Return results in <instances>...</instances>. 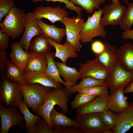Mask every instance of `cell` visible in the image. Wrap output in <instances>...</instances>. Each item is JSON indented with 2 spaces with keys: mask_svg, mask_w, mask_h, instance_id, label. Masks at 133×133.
<instances>
[{
  "mask_svg": "<svg viewBox=\"0 0 133 133\" xmlns=\"http://www.w3.org/2000/svg\"><path fill=\"white\" fill-rule=\"evenodd\" d=\"M121 36L123 39H133V29L124 31L122 33Z\"/></svg>",
  "mask_w": 133,
  "mask_h": 133,
  "instance_id": "43",
  "label": "cell"
},
{
  "mask_svg": "<svg viewBox=\"0 0 133 133\" xmlns=\"http://www.w3.org/2000/svg\"></svg>",
  "mask_w": 133,
  "mask_h": 133,
  "instance_id": "49",
  "label": "cell"
},
{
  "mask_svg": "<svg viewBox=\"0 0 133 133\" xmlns=\"http://www.w3.org/2000/svg\"><path fill=\"white\" fill-rule=\"evenodd\" d=\"M43 0L54 2H59L65 4V7L68 9L74 11L78 15H81L83 8L81 7L77 6L71 2L69 0H32V2L34 3L38 2Z\"/></svg>",
  "mask_w": 133,
  "mask_h": 133,
  "instance_id": "37",
  "label": "cell"
},
{
  "mask_svg": "<svg viewBox=\"0 0 133 133\" xmlns=\"http://www.w3.org/2000/svg\"><path fill=\"white\" fill-rule=\"evenodd\" d=\"M60 22L65 27L66 41L72 45L77 52H80L82 47L80 33L85 22L84 19L78 15L72 18L64 17Z\"/></svg>",
  "mask_w": 133,
  "mask_h": 133,
  "instance_id": "6",
  "label": "cell"
},
{
  "mask_svg": "<svg viewBox=\"0 0 133 133\" xmlns=\"http://www.w3.org/2000/svg\"><path fill=\"white\" fill-rule=\"evenodd\" d=\"M17 108L5 107L0 103L1 119L0 133H8L10 129L15 125L25 128L24 117L17 110Z\"/></svg>",
  "mask_w": 133,
  "mask_h": 133,
  "instance_id": "7",
  "label": "cell"
},
{
  "mask_svg": "<svg viewBox=\"0 0 133 133\" xmlns=\"http://www.w3.org/2000/svg\"><path fill=\"white\" fill-rule=\"evenodd\" d=\"M50 119L53 127H79V124L75 120L68 117L62 113L58 112L55 109V107L50 113Z\"/></svg>",
  "mask_w": 133,
  "mask_h": 133,
  "instance_id": "25",
  "label": "cell"
},
{
  "mask_svg": "<svg viewBox=\"0 0 133 133\" xmlns=\"http://www.w3.org/2000/svg\"><path fill=\"white\" fill-rule=\"evenodd\" d=\"M48 42L55 49V57L60 59L62 62L66 64L67 60L70 58L78 57V54L72 45L66 41L63 44L57 43L51 39L47 37Z\"/></svg>",
  "mask_w": 133,
  "mask_h": 133,
  "instance_id": "20",
  "label": "cell"
},
{
  "mask_svg": "<svg viewBox=\"0 0 133 133\" xmlns=\"http://www.w3.org/2000/svg\"><path fill=\"white\" fill-rule=\"evenodd\" d=\"M124 89L121 87L114 89L111 94L108 106L109 109L116 114L120 113L126 110L130 104L125 96Z\"/></svg>",
  "mask_w": 133,
  "mask_h": 133,
  "instance_id": "18",
  "label": "cell"
},
{
  "mask_svg": "<svg viewBox=\"0 0 133 133\" xmlns=\"http://www.w3.org/2000/svg\"><path fill=\"white\" fill-rule=\"evenodd\" d=\"M7 79L21 85H26L23 73L17 67L8 60L4 74Z\"/></svg>",
  "mask_w": 133,
  "mask_h": 133,
  "instance_id": "28",
  "label": "cell"
},
{
  "mask_svg": "<svg viewBox=\"0 0 133 133\" xmlns=\"http://www.w3.org/2000/svg\"><path fill=\"white\" fill-rule=\"evenodd\" d=\"M103 123L109 129L113 130L115 126L116 120L115 114L110 109L103 112L100 115Z\"/></svg>",
  "mask_w": 133,
  "mask_h": 133,
  "instance_id": "36",
  "label": "cell"
},
{
  "mask_svg": "<svg viewBox=\"0 0 133 133\" xmlns=\"http://www.w3.org/2000/svg\"><path fill=\"white\" fill-rule=\"evenodd\" d=\"M133 73L127 71L117 63L111 70L105 80V86L110 89L111 94L116 88L122 87L124 89L132 82Z\"/></svg>",
  "mask_w": 133,
  "mask_h": 133,
  "instance_id": "8",
  "label": "cell"
},
{
  "mask_svg": "<svg viewBox=\"0 0 133 133\" xmlns=\"http://www.w3.org/2000/svg\"><path fill=\"white\" fill-rule=\"evenodd\" d=\"M78 84L72 86L68 91V94H74L83 88L98 85L105 86V80L98 79L90 76H86L81 79Z\"/></svg>",
  "mask_w": 133,
  "mask_h": 133,
  "instance_id": "29",
  "label": "cell"
},
{
  "mask_svg": "<svg viewBox=\"0 0 133 133\" xmlns=\"http://www.w3.org/2000/svg\"><path fill=\"white\" fill-rule=\"evenodd\" d=\"M26 130L28 133H57L56 129L51 130L43 118L38 121L33 127Z\"/></svg>",
  "mask_w": 133,
  "mask_h": 133,
  "instance_id": "32",
  "label": "cell"
},
{
  "mask_svg": "<svg viewBox=\"0 0 133 133\" xmlns=\"http://www.w3.org/2000/svg\"><path fill=\"white\" fill-rule=\"evenodd\" d=\"M131 81L132 82H133V75L131 78Z\"/></svg>",
  "mask_w": 133,
  "mask_h": 133,
  "instance_id": "48",
  "label": "cell"
},
{
  "mask_svg": "<svg viewBox=\"0 0 133 133\" xmlns=\"http://www.w3.org/2000/svg\"><path fill=\"white\" fill-rule=\"evenodd\" d=\"M30 54L24 72L34 71L45 74L47 66L46 54L34 53Z\"/></svg>",
  "mask_w": 133,
  "mask_h": 133,
  "instance_id": "23",
  "label": "cell"
},
{
  "mask_svg": "<svg viewBox=\"0 0 133 133\" xmlns=\"http://www.w3.org/2000/svg\"><path fill=\"white\" fill-rule=\"evenodd\" d=\"M110 97L109 94H104L83 106L77 109L76 116L94 114H100L108 109V101Z\"/></svg>",
  "mask_w": 133,
  "mask_h": 133,
  "instance_id": "14",
  "label": "cell"
},
{
  "mask_svg": "<svg viewBox=\"0 0 133 133\" xmlns=\"http://www.w3.org/2000/svg\"><path fill=\"white\" fill-rule=\"evenodd\" d=\"M117 51L118 63L126 70L133 73V45L125 43L117 49Z\"/></svg>",
  "mask_w": 133,
  "mask_h": 133,
  "instance_id": "21",
  "label": "cell"
},
{
  "mask_svg": "<svg viewBox=\"0 0 133 133\" xmlns=\"http://www.w3.org/2000/svg\"><path fill=\"white\" fill-rule=\"evenodd\" d=\"M103 133H113V132L110 130V129H107L105 130Z\"/></svg>",
  "mask_w": 133,
  "mask_h": 133,
  "instance_id": "46",
  "label": "cell"
},
{
  "mask_svg": "<svg viewBox=\"0 0 133 133\" xmlns=\"http://www.w3.org/2000/svg\"><path fill=\"white\" fill-rule=\"evenodd\" d=\"M8 60L5 50H0V69L1 74L4 73Z\"/></svg>",
  "mask_w": 133,
  "mask_h": 133,
  "instance_id": "40",
  "label": "cell"
},
{
  "mask_svg": "<svg viewBox=\"0 0 133 133\" xmlns=\"http://www.w3.org/2000/svg\"><path fill=\"white\" fill-rule=\"evenodd\" d=\"M103 42L105 46L104 50L101 54L96 55V57L102 65L110 71L118 63L117 49L107 41Z\"/></svg>",
  "mask_w": 133,
  "mask_h": 133,
  "instance_id": "19",
  "label": "cell"
},
{
  "mask_svg": "<svg viewBox=\"0 0 133 133\" xmlns=\"http://www.w3.org/2000/svg\"><path fill=\"white\" fill-rule=\"evenodd\" d=\"M102 15V10H95L91 16H88L87 20L80 33V40L82 43L93 41V38L98 36L106 37L107 34L104 27L100 23Z\"/></svg>",
  "mask_w": 133,
  "mask_h": 133,
  "instance_id": "5",
  "label": "cell"
},
{
  "mask_svg": "<svg viewBox=\"0 0 133 133\" xmlns=\"http://www.w3.org/2000/svg\"><path fill=\"white\" fill-rule=\"evenodd\" d=\"M124 94L133 93V82L124 90Z\"/></svg>",
  "mask_w": 133,
  "mask_h": 133,
  "instance_id": "44",
  "label": "cell"
},
{
  "mask_svg": "<svg viewBox=\"0 0 133 133\" xmlns=\"http://www.w3.org/2000/svg\"><path fill=\"white\" fill-rule=\"evenodd\" d=\"M115 115L116 123L113 133H124L128 131L133 126V100L126 110Z\"/></svg>",
  "mask_w": 133,
  "mask_h": 133,
  "instance_id": "17",
  "label": "cell"
},
{
  "mask_svg": "<svg viewBox=\"0 0 133 133\" xmlns=\"http://www.w3.org/2000/svg\"><path fill=\"white\" fill-rule=\"evenodd\" d=\"M42 34V31L38 25L34 14L33 12L27 13L24 32L18 42L23 49L29 51L32 38L35 36Z\"/></svg>",
  "mask_w": 133,
  "mask_h": 133,
  "instance_id": "11",
  "label": "cell"
},
{
  "mask_svg": "<svg viewBox=\"0 0 133 133\" xmlns=\"http://www.w3.org/2000/svg\"><path fill=\"white\" fill-rule=\"evenodd\" d=\"M46 55L47 66L45 74L56 82L61 83L64 85L68 92L71 86L60 77L58 70L54 60L55 57V53L49 52L46 53Z\"/></svg>",
  "mask_w": 133,
  "mask_h": 133,
  "instance_id": "27",
  "label": "cell"
},
{
  "mask_svg": "<svg viewBox=\"0 0 133 133\" xmlns=\"http://www.w3.org/2000/svg\"><path fill=\"white\" fill-rule=\"evenodd\" d=\"M113 4L117 6H120L122 5L119 1V0H112Z\"/></svg>",
  "mask_w": 133,
  "mask_h": 133,
  "instance_id": "45",
  "label": "cell"
},
{
  "mask_svg": "<svg viewBox=\"0 0 133 133\" xmlns=\"http://www.w3.org/2000/svg\"><path fill=\"white\" fill-rule=\"evenodd\" d=\"M91 48L92 51L96 56L100 54L104 51L105 46L103 42L97 40L92 42Z\"/></svg>",
  "mask_w": 133,
  "mask_h": 133,
  "instance_id": "39",
  "label": "cell"
},
{
  "mask_svg": "<svg viewBox=\"0 0 133 133\" xmlns=\"http://www.w3.org/2000/svg\"><path fill=\"white\" fill-rule=\"evenodd\" d=\"M44 34L37 36L31 41L29 50L30 53L43 54L50 52L52 46L47 40Z\"/></svg>",
  "mask_w": 133,
  "mask_h": 133,
  "instance_id": "26",
  "label": "cell"
},
{
  "mask_svg": "<svg viewBox=\"0 0 133 133\" xmlns=\"http://www.w3.org/2000/svg\"><path fill=\"white\" fill-rule=\"evenodd\" d=\"M36 19L45 18L48 19L52 23L57 21H61L63 18L67 16L68 12L60 5L55 6H37L32 12Z\"/></svg>",
  "mask_w": 133,
  "mask_h": 133,
  "instance_id": "13",
  "label": "cell"
},
{
  "mask_svg": "<svg viewBox=\"0 0 133 133\" xmlns=\"http://www.w3.org/2000/svg\"><path fill=\"white\" fill-rule=\"evenodd\" d=\"M18 108L20 113L23 115L25 121V129L32 128L40 119V116L34 115L30 111L26 103L24 100L21 102Z\"/></svg>",
  "mask_w": 133,
  "mask_h": 133,
  "instance_id": "30",
  "label": "cell"
},
{
  "mask_svg": "<svg viewBox=\"0 0 133 133\" xmlns=\"http://www.w3.org/2000/svg\"><path fill=\"white\" fill-rule=\"evenodd\" d=\"M15 5L13 0H0V22Z\"/></svg>",
  "mask_w": 133,
  "mask_h": 133,
  "instance_id": "38",
  "label": "cell"
},
{
  "mask_svg": "<svg viewBox=\"0 0 133 133\" xmlns=\"http://www.w3.org/2000/svg\"><path fill=\"white\" fill-rule=\"evenodd\" d=\"M0 86V103L7 107H18L23 101V94L17 83L1 74Z\"/></svg>",
  "mask_w": 133,
  "mask_h": 133,
  "instance_id": "4",
  "label": "cell"
},
{
  "mask_svg": "<svg viewBox=\"0 0 133 133\" xmlns=\"http://www.w3.org/2000/svg\"><path fill=\"white\" fill-rule=\"evenodd\" d=\"M57 128L58 133H83L79 127L74 126Z\"/></svg>",
  "mask_w": 133,
  "mask_h": 133,
  "instance_id": "41",
  "label": "cell"
},
{
  "mask_svg": "<svg viewBox=\"0 0 133 133\" xmlns=\"http://www.w3.org/2000/svg\"><path fill=\"white\" fill-rule=\"evenodd\" d=\"M129 0H124V1L125 3L127 5H128L129 3V2H128Z\"/></svg>",
  "mask_w": 133,
  "mask_h": 133,
  "instance_id": "47",
  "label": "cell"
},
{
  "mask_svg": "<svg viewBox=\"0 0 133 133\" xmlns=\"http://www.w3.org/2000/svg\"><path fill=\"white\" fill-rule=\"evenodd\" d=\"M11 50L9 56L11 63L18 68L23 73L30 55V52L24 50L16 41L11 45Z\"/></svg>",
  "mask_w": 133,
  "mask_h": 133,
  "instance_id": "16",
  "label": "cell"
},
{
  "mask_svg": "<svg viewBox=\"0 0 133 133\" xmlns=\"http://www.w3.org/2000/svg\"><path fill=\"white\" fill-rule=\"evenodd\" d=\"M127 8L125 5L117 6L112 3L105 5L102 9L103 16L100 19L101 25L104 27L119 25Z\"/></svg>",
  "mask_w": 133,
  "mask_h": 133,
  "instance_id": "12",
  "label": "cell"
},
{
  "mask_svg": "<svg viewBox=\"0 0 133 133\" xmlns=\"http://www.w3.org/2000/svg\"><path fill=\"white\" fill-rule=\"evenodd\" d=\"M84 9L88 13L91 14L95 9H100V5L106 2L105 0H69Z\"/></svg>",
  "mask_w": 133,
  "mask_h": 133,
  "instance_id": "31",
  "label": "cell"
},
{
  "mask_svg": "<svg viewBox=\"0 0 133 133\" xmlns=\"http://www.w3.org/2000/svg\"><path fill=\"white\" fill-rule=\"evenodd\" d=\"M79 72L80 79L86 76L95 79L105 80L109 71L104 67L96 58L93 60H88L83 63L79 64Z\"/></svg>",
  "mask_w": 133,
  "mask_h": 133,
  "instance_id": "10",
  "label": "cell"
},
{
  "mask_svg": "<svg viewBox=\"0 0 133 133\" xmlns=\"http://www.w3.org/2000/svg\"><path fill=\"white\" fill-rule=\"evenodd\" d=\"M68 94L66 88L59 89L51 88L46 96L43 103L38 110L37 112L45 119L51 130L53 129V127L50 122V115L55 105H58L64 114L69 113Z\"/></svg>",
  "mask_w": 133,
  "mask_h": 133,
  "instance_id": "1",
  "label": "cell"
},
{
  "mask_svg": "<svg viewBox=\"0 0 133 133\" xmlns=\"http://www.w3.org/2000/svg\"><path fill=\"white\" fill-rule=\"evenodd\" d=\"M123 17L119 25L124 31L131 29L133 24V3H129Z\"/></svg>",
  "mask_w": 133,
  "mask_h": 133,
  "instance_id": "33",
  "label": "cell"
},
{
  "mask_svg": "<svg viewBox=\"0 0 133 133\" xmlns=\"http://www.w3.org/2000/svg\"><path fill=\"white\" fill-rule=\"evenodd\" d=\"M96 98L85 93L78 92L74 99L71 102V107L73 109H78L93 100Z\"/></svg>",
  "mask_w": 133,
  "mask_h": 133,
  "instance_id": "34",
  "label": "cell"
},
{
  "mask_svg": "<svg viewBox=\"0 0 133 133\" xmlns=\"http://www.w3.org/2000/svg\"><path fill=\"white\" fill-rule=\"evenodd\" d=\"M26 14L15 5L0 22V31L13 39L20 36L24 32Z\"/></svg>",
  "mask_w": 133,
  "mask_h": 133,
  "instance_id": "2",
  "label": "cell"
},
{
  "mask_svg": "<svg viewBox=\"0 0 133 133\" xmlns=\"http://www.w3.org/2000/svg\"><path fill=\"white\" fill-rule=\"evenodd\" d=\"M60 75L64 81L71 86L76 84L80 79V74L76 68L68 66L62 62H55Z\"/></svg>",
  "mask_w": 133,
  "mask_h": 133,
  "instance_id": "24",
  "label": "cell"
},
{
  "mask_svg": "<svg viewBox=\"0 0 133 133\" xmlns=\"http://www.w3.org/2000/svg\"><path fill=\"white\" fill-rule=\"evenodd\" d=\"M77 92L85 93L96 97L104 94H108L107 88L102 85L83 88L79 90Z\"/></svg>",
  "mask_w": 133,
  "mask_h": 133,
  "instance_id": "35",
  "label": "cell"
},
{
  "mask_svg": "<svg viewBox=\"0 0 133 133\" xmlns=\"http://www.w3.org/2000/svg\"><path fill=\"white\" fill-rule=\"evenodd\" d=\"M26 84L38 83L45 86L59 89L62 88L63 84L55 82L45 73L30 71L23 73Z\"/></svg>",
  "mask_w": 133,
  "mask_h": 133,
  "instance_id": "15",
  "label": "cell"
},
{
  "mask_svg": "<svg viewBox=\"0 0 133 133\" xmlns=\"http://www.w3.org/2000/svg\"><path fill=\"white\" fill-rule=\"evenodd\" d=\"M100 115L94 114L76 116L74 119L79 124L83 133H103L109 129L102 122Z\"/></svg>",
  "mask_w": 133,
  "mask_h": 133,
  "instance_id": "9",
  "label": "cell"
},
{
  "mask_svg": "<svg viewBox=\"0 0 133 133\" xmlns=\"http://www.w3.org/2000/svg\"><path fill=\"white\" fill-rule=\"evenodd\" d=\"M37 24L42 30L43 34L56 42L61 44L66 35L65 28L57 27L53 25H49L43 21L41 19H36Z\"/></svg>",
  "mask_w": 133,
  "mask_h": 133,
  "instance_id": "22",
  "label": "cell"
},
{
  "mask_svg": "<svg viewBox=\"0 0 133 133\" xmlns=\"http://www.w3.org/2000/svg\"><path fill=\"white\" fill-rule=\"evenodd\" d=\"M17 84L22 92L24 101L28 108L32 109L34 112H37L44 102L46 96L51 88L38 83Z\"/></svg>",
  "mask_w": 133,
  "mask_h": 133,
  "instance_id": "3",
  "label": "cell"
},
{
  "mask_svg": "<svg viewBox=\"0 0 133 133\" xmlns=\"http://www.w3.org/2000/svg\"><path fill=\"white\" fill-rule=\"evenodd\" d=\"M9 37L5 33L0 31V50H5L7 49Z\"/></svg>",
  "mask_w": 133,
  "mask_h": 133,
  "instance_id": "42",
  "label": "cell"
}]
</instances>
